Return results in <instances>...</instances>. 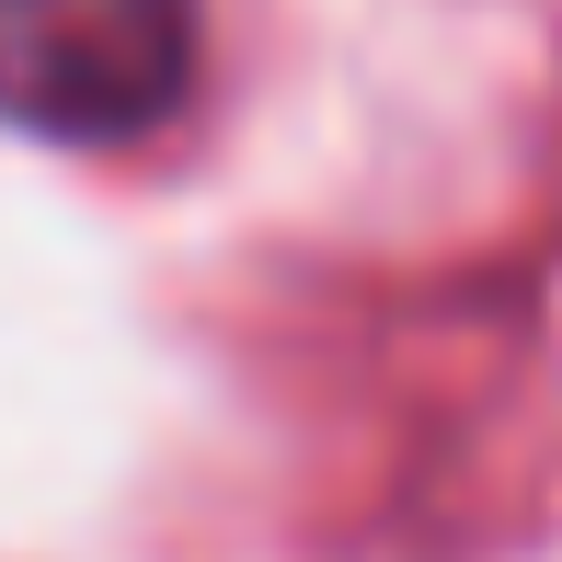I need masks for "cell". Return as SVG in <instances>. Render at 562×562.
I'll return each instance as SVG.
<instances>
[{"mask_svg": "<svg viewBox=\"0 0 562 562\" xmlns=\"http://www.w3.org/2000/svg\"><path fill=\"white\" fill-rule=\"evenodd\" d=\"M195 0H0V115L69 149L149 138L195 92Z\"/></svg>", "mask_w": 562, "mask_h": 562, "instance_id": "cell-1", "label": "cell"}]
</instances>
